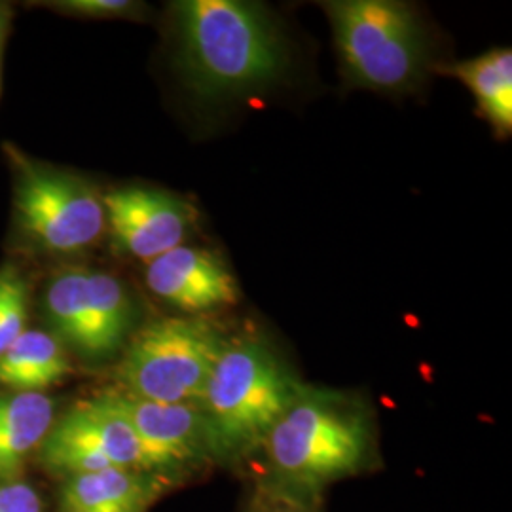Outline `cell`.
<instances>
[{
	"label": "cell",
	"mask_w": 512,
	"mask_h": 512,
	"mask_svg": "<svg viewBox=\"0 0 512 512\" xmlns=\"http://www.w3.org/2000/svg\"><path fill=\"white\" fill-rule=\"evenodd\" d=\"M181 67L202 99L220 101L262 92L281 78L287 54L272 18L241 0L175 4Z\"/></svg>",
	"instance_id": "obj_1"
},
{
	"label": "cell",
	"mask_w": 512,
	"mask_h": 512,
	"mask_svg": "<svg viewBox=\"0 0 512 512\" xmlns=\"http://www.w3.org/2000/svg\"><path fill=\"white\" fill-rule=\"evenodd\" d=\"M302 389L262 342H226L198 401L217 454L234 456L262 446Z\"/></svg>",
	"instance_id": "obj_2"
},
{
	"label": "cell",
	"mask_w": 512,
	"mask_h": 512,
	"mask_svg": "<svg viewBox=\"0 0 512 512\" xmlns=\"http://www.w3.org/2000/svg\"><path fill=\"white\" fill-rule=\"evenodd\" d=\"M368 423L353 404L304 387L262 442L275 473L321 486L355 473L368 456Z\"/></svg>",
	"instance_id": "obj_3"
},
{
	"label": "cell",
	"mask_w": 512,
	"mask_h": 512,
	"mask_svg": "<svg viewBox=\"0 0 512 512\" xmlns=\"http://www.w3.org/2000/svg\"><path fill=\"white\" fill-rule=\"evenodd\" d=\"M349 78L370 90L401 92L427 69V38L414 10L395 0H334L325 4Z\"/></svg>",
	"instance_id": "obj_4"
},
{
	"label": "cell",
	"mask_w": 512,
	"mask_h": 512,
	"mask_svg": "<svg viewBox=\"0 0 512 512\" xmlns=\"http://www.w3.org/2000/svg\"><path fill=\"white\" fill-rule=\"evenodd\" d=\"M4 150L14 177L16 224L33 247L48 255H74L99 241L107 213L92 184L14 145Z\"/></svg>",
	"instance_id": "obj_5"
},
{
	"label": "cell",
	"mask_w": 512,
	"mask_h": 512,
	"mask_svg": "<svg viewBox=\"0 0 512 512\" xmlns=\"http://www.w3.org/2000/svg\"><path fill=\"white\" fill-rule=\"evenodd\" d=\"M224 344L219 330L202 319H158L135 334L118 376L133 397L198 404Z\"/></svg>",
	"instance_id": "obj_6"
},
{
	"label": "cell",
	"mask_w": 512,
	"mask_h": 512,
	"mask_svg": "<svg viewBox=\"0 0 512 512\" xmlns=\"http://www.w3.org/2000/svg\"><path fill=\"white\" fill-rule=\"evenodd\" d=\"M55 336L88 359L109 357L122 346L133 321L126 287L105 272L61 270L44 293Z\"/></svg>",
	"instance_id": "obj_7"
},
{
	"label": "cell",
	"mask_w": 512,
	"mask_h": 512,
	"mask_svg": "<svg viewBox=\"0 0 512 512\" xmlns=\"http://www.w3.org/2000/svg\"><path fill=\"white\" fill-rule=\"evenodd\" d=\"M40 461L46 469L67 478L112 467L148 469L143 444L112 393L76 404L54 421L40 446Z\"/></svg>",
	"instance_id": "obj_8"
},
{
	"label": "cell",
	"mask_w": 512,
	"mask_h": 512,
	"mask_svg": "<svg viewBox=\"0 0 512 512\" xmlns=\"http://www.w3.org/2000/svg\"><path fill=\"white\" fill-rule=\"evenodd\" d=\"M147 456L148 473H169L219 456L200 404L156 403L126 391H110Z\"/></svg>",
	"instance_id": "obj_9"
},
{
	"label": "cell",
	"mask_w": 512,
	"mask_h": 512,
	"mask_svg": "<svg viewBox=\"0 0 512 512\" xmlns=\"http://www.w3.org/2000/svg\"><path fill=\"white\" fill-rule=\"evenodd\" d=\"M103 203L118 249L147 264L181 247L194 224L190 205L162 190L120 188Z\"/></svg>",
	"instance_id": "obj_10"
},
{
	"label": "cell",
	"mask_w": 512,
	"mask_h": 512,
	"mask_svg": "<svg viewBox=\"0 0 512 512\" xmlns=\"http://www.w3.org/2000/svg\"><path fill=\"white\" fill-rule=\"evenodd\" d=\"M147 285L158 298L188 313L215 310L238 300L236 279L219 256L186 245L148 262Z\"/></svg>",
	"instance_id": "obj_11"
},
{
	"label": "cell",
	"mask_w": 512,
	"mask_h": 512,
	"mask_svg": "<svg viewBox=\"0 0 512 512\" xmlns=\"http://www.w3.org/2000/svg\"><path fill=\"white\" fill-rule=\"evenodd\" d=\"M158 494L154 473L112 467L67 478L61 505L65 512H147Z\"/></svg>",
	"instance_id": "obj_12"
},
{
	"label": "cell",
	"mask_w": 512,
	"mask_h": 512,
	"mask_svg": "<svg viewBox=\"0 0 512 512\" xmlns=\"http://www.w3.org/2000/svg\"><path fill=\"white\" fill-rule=\"evenodd\" d=\"M54 416V401L44 393H0V482L18 478L48 437Z\"/></svg>",
	"instance_id": "obj_13"
},
{
	"label": "cell",
	"mask_w": 512,
	"mask_h": 512,
	"mask_svg": "<svg viewBox=\"0 0 512 512\" xmlns=\"http://www.w3.org/2000/svg\"><path fill=\"white\" fill-rule=\"evenodd\" d=\"M69 374V357L54 332L25 329L0 355V385L16 393H42Z\"/></svg>",
	"instance_id": "obj_14"
},
{
	"label": "cell",
	"mask_w": 512,
	"mask_h": 512,
	"mask_svg": "<svg viewBox=\"0 0 512 512\" xmlns=\"http://www.w3.org/2000/svg\"><path fill=\"white\" fill-rule=\"evenodd\" d=\"M475 95L480 110L501 133L512 129V52L499 48L446 67Z\"/></svg>",
	"instance_id": "obj_15"
},
{
	"label": "cell",
	"mask_w": 512,
	"mask_h": 512,
	"mask_svg": "<svg viewBox=\"0 0 512 512\" xmlns=\"http://www.w3.org/2000/svg\"><path fill=\"white\" fill-rule=\"evenodd\" d=\"M27 300V281L18 268H0V355L25 332Z\"/></svg>",
	"instance_id": "obj_16"
},
{
	"label": "cell",
	"mask_w": 512,
	"mask_h": 512,
	"mask_svg": "<svg viewBox=\"0 0 512 512\" xmlns=\"http://www.w3.org/2000/svg\"><path fill=\"white\" fill-rule=\"evenodd\" d=\"M63 12L88 18H124L139 10V4L129 0H63L55 2Z\"/></svg>",
	"instance_id": "obj_17"
},
{
	"label": "cell",
	"mask_w": 512,
	"mask_h": 512,
	"mask_svg": "<svg viewBox=\"0 0 512 512\" xmlns=\"http://www.w3.org/2000/svg\"><path fill=\"white\" fill-rule=\"evenodd\" d=\"M42 499L37 490L23 480L0 482V512H42Z\"/></svg>",
	"instance_id": "obj_18"
},
{
	"label": "cell",
	"mask_w": 512,
	"mask_h": 512,
	"mask_svg": "<svg viewBox=\"0 0 512 512\" xmlns=\"http://www.w3.org/2000/svg\"><path fill=\"white\" fill-rule=\"evenodd\" d=\"M12 21H14L12 6L8 2H0V82H2V59H4L6 42H8V37H10Z\"/></svg>",
	"instance_id": "obj_19"
},
{
	"label": "cell",
	"mask_w": 512,
	"mask_h": 512,
	"mask_svg": "<svg viewBox=\"0 0 512 512\" xmlns=\"http://www.w3.org/2000/svg\"><path fill=\"white\" fill-rule=\"evenodd\" d=\"M258 512H304L291 505H272V507H266V509H260Z\"/></svg>",
	"instance_id": "obj_20"
}]
</instances>
